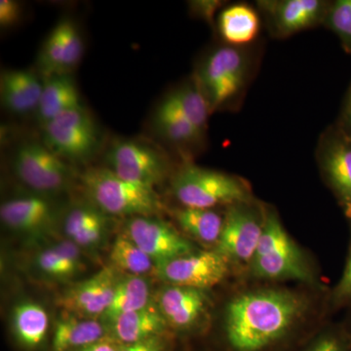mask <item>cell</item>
<instances>
[{"label":"cell","instance_id":"cell-1","mask_svg":"<svg viewBox=\"0 0 351 351\" xmlns=\"http://www.w3.org/2000/svg\"><path fill=\"white\" fill-rule=\"evenodd\" d=\"M306 308V300L290 291L267 289L239 295L226 308V350H276L287 341Z\"/></svg>","mask_w":351,"mask_h":351},{"label":"cell","instance_id":"cell-2","mask_svg":"<svg viewBox=\"0 0 351 351\" xmlns=\"http://www.w3.org/2000/svg\"><path fill=\"white\" fill-rule=\"evenodd\" d=\"M80 180L94 206L105 214L134 218L154 217L163 211L154 189L126 181L110 168H90Z\"/></svg>","mask_w":351,"mask_h":351},{"label":"cell","instance_id":"cell-3","mask_svg":"<svg viewBox=\"0 0 351 351\" xmlns=\"http://www.w3.org/2000/svg\"><path fill=\"white\" fill-rule=\"evenodd\" d=\"M251 267L256 276L269 280H313L299 247L289 237L276 212L270 209L263 212L262 237Z\"/></svg>","mask_w":351,"mask_h":351},{"label":"cell","instance_id":"cell-4","mask_svg":"<svg viewBox=\"0 0 351 351\" xmlns=\"http://www.w3.org/2000/svg\"><path fill=\"white\" fill-rule=\"evenodd\" d=\"M171 186L182 207L212 209L251 201L250 189L239 178L195 164L182 166Z\"/></svg>","mask_w":351,"mask_h":351},{"label":"cell","instance_id":"cell-5","mask_svg":"<svg viewBox=\"0 0 351 351\" xmlns=\"http://www.w3.org/2000/svg\"><path fill=\"white\" fill-rule=\"evenodd\" d=\"M250 60L241 47L225 45L208 55L195 78L211 112L225 107L244 89Z\"/></svg>","mask_w":351,"mask_h":351},{"label":"cell","instance_id":"cell-6","mask_svg":"<svg viewBox=\"0 0 351 351\" xmlns=\"http://www.w3.org/2000/svg\"><path fill=\"white\" fill-rule=\"evenodd\" d=\"M44 144L61 158L82 161L98 147V132L84 108L66 110L44 124Z\"/></svg>","mask_w":351,"mask_h":351},{"label":"cell","instance_id":"cell-7","mask_svg":"<svg viewBox=\"0 0 351 351\" xmlns=\"http://www.w3.org/2000/svg\"><path fill=\"white\" fill-rule=\"evenodd\" d=\"M13 168L25 186L40 193H59L71 182V168L45 144L25 142L15 151Z\"/></svg>","mask_w":351,"mask_h":351},{"label":"cell","instance_id":"cell-8","mask_svg":"<svg viewBox=\"0 0 351 351\" xmlns=\"http://www.w3.org/2000/svg\"><path fill=\"white\" fill-rule=\"evenodd\" d=\"M107 159L115 174L147 188H156L169 174V162L163 152L138 141H117L108 149Z\"/></svg>","mask_w":351,"mask_h":351},{"label":"cell","instance_id":"cell-9","mask_svg":"<svg viewBox=\"0 0 351 351\" xmlns=\"http://www.w3.org/2000/svg\"><path fill=\"white\" fill-rule=\"evenodd\" d=\"M316 158L328 186L351 219V137L336 124L329 127L318 141Z\"/></svg>","mask_w":351,"mask_h":351},{"label":"cell","instance_id":"cell-10","mask_svg":"<svg viewBox=\"0 0 351 351\" xmlns=\"http://www.w3.org/2000/svg\"><path fill=\"white\" fill-rule=\"evenodd\" d=\"M228 261L215 251H195L157 265L156 276L168 285L206 290L226 278Z\"/></svg>","mask_w":351,"mask_h":351},{"label":"cell","instance_id":"cell-11","mask_svg":"<svg viewBox=\"0 0 351 351\" xmlns=\"http://www.w3.org/2000/svg\"><path fill=\"white\" fill-rule=\"evenodd\" d=\"M123 234L154 261L156 267L195 251L193 245L172 226L154 217L129 219Z\"/></svg>","mask_w":351,"mask_h":351},{"label":"cell","instance_id":"cell-12","mask_svg":"<svg viewBox=\"0 0 351 351\" xmlns=\"http://www.w3.org/2000/svg\"><path fill=\"white\" fill-rule=\"evenodd\" d=\"M263 228V215L258 218L249 202L230 205L223 217V230L216 251L228 262L251 263Z\"/></svg>","mask_w":351,"mask_h":351},{"label":"cell","instance_id":"cell-13","mask_svg":"<svg viewBox=\"0 0 351 351\" xmlns=\"http://www.w3.org/2000/svg\"><path fill=\"white\" fill-rule=\"evenodd\" d=\"M120 277L119 271L112 267H104L86 280L66 289L57 304L64 313L101 319L110 306Z\"/></svg>","mask_w":351,"mask_h":351},{"label":"cell","instance_id":"cell-14","mask_svg":"<svg viewBox=\"0 0 351 351\" xmlns=\"http://www.w3.org/2000/svg\"><path fill=\"white\" fill-rule=\"evenodd\" d=\"M329 4L330 1L323 0L258 2V6L269 23L270 31L278 38H287L314 25L323 24Z\"/></svg>","mask_w":351,"mask_h":351},{"label":"cell","instance_id":"cell-15","mask_svg":"<svg viewBox=\"0 0 351 351\" xmlns=\"http://www.w3.org/2000/svg\"><path fill=\"white\" fill-rule=\"evenodd\" d=\"M154 302L170 329L189 332L199 325L206 313L208 298L204 290L167 284L159 291Z\"/></svg>","mask_w":351,"mask_h":351},{"label":"cell","instance_id":"cell-16","mask_svg":"<svg viewBox=\"0 0 351 351\" xmlns=\"http://www.w3.org/2000/svg\"><path fill=\"white\" fill-rule=\"evenodd\" d=\"M2 223L14 232L38 237L52 232L56 213L49 200L43 195L19 196L2 203Z\"/></svg>","mask_w":351,"mask_h":351},{"label":"cell","instance_id":"cell-17","mask_svg":"<svg viewBox=\"0 0 351 351\" xmlns=\"http://www.w3.org/2000/svg\"><path fill=\"white\" fill-rule=\"evenodd\" d=\"M108 337L119 345H131L144 339L170 332L166 322L156 302L138 311H131L117 316L106 323Z\"/></svg>","mask_w":351,"mask_h":351},{"label":"cell","instance_id":"cell-18","mask_svg":"<svg viewBox=\"0 0 351 351\" xmlns=\"http://www.w3.org/2000/svg\"><path fill=\"white\" fill-rule=\"evenodd\" d=\"M44 82L27 69L5 71L0 76V98L8 112L17 115L36 112Z\"/></svg>","mask_w":351,"mask_h":351},{"label":"cell","instance_id":"cell-19","mask_svg":"<svg viewBox=\"0 0 351 351\" xmlns=\"http://www.w3.org/2000/svg\"><path fill=\"white\" fill-rule=\"evenodd\" d=\"M108 337L107 325L101 319L63 313L55 324L50 351H75Z\"/></svg>","mask_w":351,"mask_h":351},{"label":"cell","instance_id":"cell-20","mask_svg":"<svg viewBox=\"0 0 351 351\" xmlns=\"http://www.w3.org/2000/svg\"><path fill=\"white\" fill-rule=\"evenodd\" d=\"M49 317L44 307L34 302H23L14 307L12 335L24 351H39L47 341Z\"/></svg>","mask_w":351,"mask_h":351},{"label":"cell","instance_id":"cell-21","mask_svg":"<svg viewBox=\"0 0 351 351\" xmlns=\"http://www.w3.org/2000/svg\"><path fill=\"white\" fill-rule=\"evenodd\" d=\"M83 107L75 80L68 75L46 77L36 115L41 125L73 108Z\"/></svg>","mask_w":351,"mask_h":351},{"label":"cell","instance_id":"cell-22","mask_svg":"<svg viewBox=\"0 0 351 351\" xmlns=\"http://www.w3.org/2000/svg\"><path fill=\"white\" fill-rule=\"evenodd\" d=\"M34 265L39 274L55 280H68L85 269L80 248L71 240L39 252L34 258Z\"/></svg>","mask_w":351,"mask_h":351},{"label":"cell","instance_id":"cell-23","mask_svg":"<svg viewBox=\"0 0 351 351\" xmlns=\"http://www.w3.org/2000/svg\"><path fill=\"white\" fill-rule=\"evenodd\" d=\"M218 29L226 45L241 47L257 38L261 29L260 16L248 4H232L219 14Z\"/></svg>","mask_w":351,"mask_h":351},{"label":"cell","instance_id":"cell-24","mask_svg":"<svg viewBox=\"0 0 351 351\" xmlns=\"http://www.w3.org/2000/svg\"><path fill=\"white\" fill-rule=\"evenodd\" d=\"M151 294L149 281L145 276L125 274L120 277L110 306L101 320L106 324L121 314L149 306L152 304Z\"/></svg>","mask_w":351,"mask_h":351},{"label":"cell","instance_id":"cell-25","mask_svg":"<svg viewBox=\"0 0 351 351\" xmlns=\"http://www.w3.org/2000/svg\"><path fill=\"white\" fill-rule=\"evenodd\" d=\"M154 121L161 135L176 145H193L204 137L175 105L169 95L157 108Z\"/></svg>","mask_w":351,"mask_h":351},{"label":"cell","instance_id":"cell-26","mask_svg":"<svg viewBox=\"0 0 351 351\" xmlns=\"http://www.w3.org/2000/svg\"><path fill=\"white\" fill-rule=\"evenodd\" d=\"M184 232L205 244H218L223 218L212 209L182 207L172 212Z\"/></svg>","mask_w":351,"mask_h":351},{"label":"cell","instance_id":"cell-27","mask_svg":"<svg viewBox=\"0 0 351 351\" xmlns=\"http://www.w3.org/2000/svg\"><path fill=\"white\" fill-rule=\"evenodd\" d=\"M110 258L113 269L128 276H145L156 271L154 261L123 233L113 242Z\"/></svg>","mask_w":351,"mask_h":351},{"label":"cell","instance_id":"cell-28","mask_svg":"<svg viewBox=\"0 0 351 351\" xmlns=\"http://www.w3.org/2000/svg\"><path fill=\"white\" fill-rule=\"evenodd\" d=\"M169 96L184 117L204 135L212 112L195 80L172 92Z\"/></svg>","mask_w":351,"mask_h":351},{"label":"cell","instance_id":"cell-29","mask_svg":"<svg viewBox=\"0 0 351 351\" xmlns=\"http://www.w3.org/2000/svg\"><path fill=\"white\" fill-rule=\"evenodd\" d=\"M39 68L46 77L66 73V50L64 44L63 27L61 22L50 32L46 38L39 56Z\"/></svg>","mask_w":351,"mask_h":351},{"label":"cell","instance_id":"cell-30","mask_svg":"<svg viewBox=\"0 0 351 351\" xmlns=\"http://www.w3.org/2000/svg\"><path fill=\"white\" fill-rule=\"evenodd\" d=\"M322 25L338 36L341 47L351 55V0L330 1Z\"/></svg>","mask_w":351,"mask_h":351},{"label":"cell","instance_id":"cell-31","mask_svg":"<svg viewBox=\"0 0 351 351\" xmlns=\"http://www.w3.org/2000/svg\"><path fill=\"white\" fill-rule=\"evenodd\" d=\"M108 225L106 214L96 206L77 205L71 208L64 219V232L69 240L86 228Z\"/></svg>","mask_w":351,"mask_h":351},{"label":"cell","instance_id":"cell-32","mask_svg":"<svg viewBox=\"0 0 351 351\" xmlns=\"http://www.w3.org/2000/svg\"><path fill=\"white\" fill-rule=\"evenodd\" d=\"M174 350V337L171 332L158 335L152 338L131 343L120 345L119 351H173Z\"/></svg>","mask_w":351,"mask_h":351},{"label":"cell","instance_id":"cell-33","mask_svg":"<svg viewBox=\"0 0 351 351\" xmlns=\"http://www.w3.org/2000/svg\"><path fill=\"white\" fill-rule=\"evenodd\" d=\"M299 351H351V346L343 337L327 332L314 339Z\"/></svg>","mask_w":351,"mask_h":351},{"label":"cell","instance_id":"cell-34","mask_svg":"<svg viewBox=\"0 0 351 351\" xmlns=\"http://www.w3.org/2000/svg\"><path fill=\"white\" fill-rule=\"evenodd\" d=\"M21 6L14 0H1L0 1V25L8 27L15 25L20 20Z\"/></svg>","mask_w":351,"mask_h":351},{"label":"cell","instance_id":"cell-35","mask_svg":"<svg viewBox=\"0 0 351 351\" xmlns=\"http://www.w3.org/2000/svg\"><path fill=\"white\" fill-rule=\"evenodd\" d=\"M335 298L338 302H345L351 299V249L345 271L335 291Z\"/></svg>","mask_w":351,"mask_h":351},{"label":"cell","instance_id":"cell-36","mask_svg":"<svg viewBox=\"0 0 351 351\" xmlns=\"http://www.w3.org/2000/svg\"><path fill=\"white\" fill-rule=\"evenodd\" d=\"M336 125L341 129L343 133L351 137V82L350 87L343 99V106H341V112Z\"/></svg>","mask_w":351,"mask_h":351},{"label":"cell","instance_id":"cell-37","mask_svg":"<svg viewBox=\"0 0 351 351\" xmlns=\"http://www.w3.org/2000/svg\"><path fill=\"white\" fill-rule=\"evenodd\" d=\"M119 343L113 341L110 337L101 339L97 343H92L75 351H119Z\"/></svg>","mask_w":351,"mask_h":351}]
</instances>
